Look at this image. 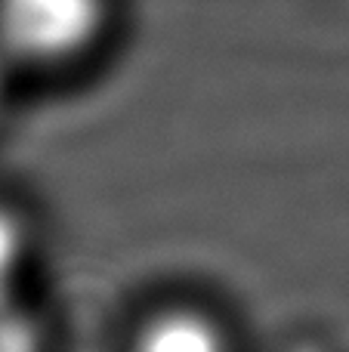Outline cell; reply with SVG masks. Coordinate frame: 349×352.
<instances>
[{
	"mask_svg": "<svg viewBox=\"0 0 349 352\" xmlns=\"http://www.w3.org/2000/svg\"><path fill=\"white\" fill-rule=\"evenodd\" d=\"M105 16V0H0V56L68 62L96 43Z\"/></svg>",
	"mask_w": 349,
	"mask_h": 352,
	"instance_id": "1",
	"label": "cell"
},
{
	"mask_svg": "<svg viewBox=\"0 0 349 352\" xmlns=\"http://www.w3.org/2000/svg\"><path fill=\"white\" fill-rule=\"evenodd\" d=\"M127 352H235L226 322L198 303H164L139 318Z\"/></svg>",
	"mask_w": 349,
	"mask_h": 352,
	"instance_id": "2",
	"label": "cell"
},
{
	"mask_svg": "<svg viewBox=\"0 0 349 352\" xmlns=\"http://www.w3.org/2000/svg\"><path fill=\"white\" fill-rule=\"evenodd\" d=\"M34 260V232L16 207L0 201V297H22Z\"/></svg>",
	"mask_w": 349,
	"mask_h": 352,
	"instance_id": "3",
	"label": "cell"
},
{
	"mask_svg": "<svg viewBox=\"0 0 349 352\" xmlns=\"http://www.w3.org/2000/svg\"><path fill=\"white\" fill-rule=\"evenodd\" d=\"M0 352H49L47 324L22 297H0Z\"/></svg>",
	"mask_w": 349,
	"mask_h": 352,
	"instance_id": "4",
	"label": "cell"
},
{
	"mask_svg": "<svg viewBox=\"0 0 349 352\" xmlns=\"http://www.w3.org/2000/svg\"><path fill=\"white\" fill-rule=\"evenodd\" d=\"M6 96H10V74H6L3 56H0V111H3V105H6Z\"/></svg>",
	"mask_w": 349,
	"mask_h": 352,
	"instance_id": "5",
	"label": "cell"
}]
</instances>
